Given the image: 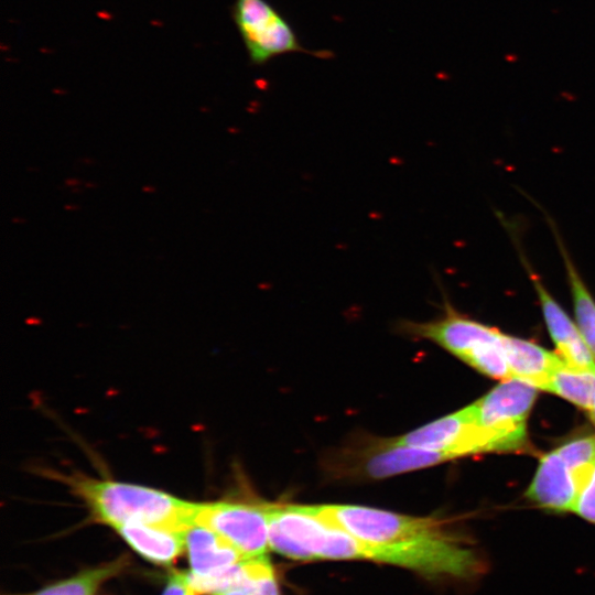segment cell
Here are the masks:
<instances>
[{"mask_svg": "<svg viewBox=\"0 0 595 595\" xmlns=\"http://www.w3.org/2000/svg\"><path fill=\"white\" fill-rule=\"evenodd\" d=\"M313 512L364 542L367 559L430 577L470 580L484 572L472 547L440 519L357 505H310Z\"/></svg>", "mask_w": 595, "mask_h": 595, "instance_id": "1", "label": "cell"}, {"mask_svg": "<svg viewBox=\"0 0 595 595\" xmlns=\"http://www.w3.org/2000/svg\"><path fill=\"white\" fill-rule=\"evenodd\" d=\"M97 521L112 528L144 523L185 531L194 523L197 505L151 487L84 475L61 477Z\"/></svg>", "mask_w": 595, "mask_h": 595, "instance_id": "2", "label": "cell"}, {"mask_svg": "<svg viewBox=\"0 0 595 595\" xmlns=\"http://www.w3.org/2000/svg\"><path fill=\"white\" fill-rule=\"evenodd\" d=\"M270 549L294 560L367 559L366 545L310 505L263 504Z\"/></svg>", "mask_w": 595, "mask_h": 595, "instance_id": "3", "label": "cell"}, {"mask_svg": "<svg viewBox=\"0 0 595 595\" xmlns=\"http://www.w3.org/2000/svg\"><path fill=\"white\" fill-rule=\"evenodd\" d=\"M391 440L400 445L445 452L454 458L484 452H512L504 437L478 423L475 402Z\"/></svg>", "mask_w": 595, "mask_h": 595, "instance_id": "4", "label": "cell"}, {"mask_svg": "<svg viewBox=\"0 0 595 595\" xmlns=\"http://www.w3.org/2000/svg\"><path fill=\"white\" fill-rule=\"evenodd\" d=\"M232 18L252 64L263 65L288 53L312 54L301 45L288 20L267 0H236Z\"/></svg>", "mask_w": 595, "mask_h": 595, "instance_id": "5", "label": "cell"}, {"mask_svg": "<svg viewBox=\"0 0 595 595\" xmlns=\"http://www.w3.org/2000/svg\"><path fill=\"white\" fill-rule=\"evenodd\" d=\"M194 523L209 528L245 559L267 556L269 526L263 504L215 501L198 504Z\"/></svg>", "mask_w": 595, "mask_h": 595, "instance_id": "6", "label": "cell"}, {"mask_svg": "<svg viewBox=\"0 0 595 595\" xmlns=\"http://www.w3.org/2000/svg\"><path fill=\"white\" fill-rule=\"evenodd\" d=\"M351 450L338 458V469L344 475L367 479H382L454 459L448 453L400 445L391 439L372 440Z\"/></svg>", "mask_w": 595, "mask_h": 595, "instance_id": "7", "label": "cell"}, {"mask_svg": "<svg viewBox=\"0 0 595 595\" xmlns=\"http://www.w3.org/2000/svg\"><path fill=\"white\" fill-rule=\"evenodd\" d=\"M538 389L519 379L501 380L476 404L480 425L504 437L513 451L527 446V421Z\"/></svg>", "mask_w": 595, "mask_h": 595, "instance_id": "8", "label": "cell"}, {"mask_svg": "<svg viewBox=\"0 0 595 595\" xmlns=\"http://www.w3.org/2000/svg\"><path fill=\"white\" fill-rule=\"evenodd\" d=\"M518 257L534 289L541 312L559 356L570 366L595 372V359L589 351L576 323L569 316L544 285L522 251L517 237L511 234Z\"/></svg>", "mask_w": 595, "mask_h": 595, "instance_id": "9", "label": "cell"}, {"mask_svg": "<svg viewBox=\"0 0 595 595\" xmlns=\"http://www.w3.org/2000/svg\"><path fill=\"white\" fill-rule=\"evenodd\" d=\"M578 489L569 467L554 450L543 455L526 496L552 511H573Z\"/></svg>", "mask_w": 595, "mask_h": 595, "instance_id": "10", "label": "cell"}, {"mask_svg": "<svg viewBox=\"0 0 595 595\" xmlns=\"http://www.w3.org/2000/svg\"><path fill=\"white\" fill-rule=\"evenodd\" d=\"M501 342L511 378L545 390L552 372L563 359L534 343L505 333Z\"/></svg>", "mask_w": 595, "mask_h": 595, "instance_id": "11", "label": "cell"}, {"mask_svg": "<svg viewBox=\"0 0 595 595\" xmlns=\"http://www.w3.org/2000/svg\"><path fill=\"white\" fill-rule=\"evenodd\" d=\"M191 572L210 575L242 560L244 555L227 540L207 527L193 523L184 531Z\"/></svg>", "mask_w": 595, "mask_h": 595, "instance_id": "12", "label": "cell"}, {"mask_svg": "<svg viewBox=\"0 0 595 595\" xmlns=\"http://www.w3.org/2000/svg\"><path fill=\"white\" fill-rule=\"evenodd\" d=\"M141 556L158 565H171L185 549L184 531L165 527L126 523L113 527Z\"/></svg>", "mask_w": 595, "mask_h": 595, "instance_id": "13", "label": "cell"}, {"mask_svg": "<svg viewBox=\"0 0 595 595\" xmlns=\"http://www.w3.org/2000/svg\"><path fill=\"white\" fill-rule=\"evenodd\" d=\"M565 269L575 323L595 359V298L581 275L552 218L547 216Z\"/></svg>", "mask_w": 595, "mask_h": 595, "instance_id": "14", "label": "cell"}, {"mask_svg": "<svg viewBox=\"0 0 595 595\" xmlns=\"http://www.w3.org/2000/svg\"><path fill=\"white\" fill-rule=\"evenodd\" d=\"M545 390L589 412L595 405V372L574 368L563 360L552 372Z\"/></svg>", "mask_w": 595, "mask_h": 595, "instance_id": "15", "label": "cell"}, {"mask_svg": "<svg viewBox=\"0 0 595 595\" xmlns=\"http://www.w3.org/2000/svg\"><path fill=\"white\" fill-rule=\"evenodd\" d=\"M122 560L83 572L30 595H94L98 587L123 567Z\"/></svg>", "mask_w": 595, "mask_h": 595, "instance_id": "16", "label": "cell"}, {"mask_svg": "<svg viewBox=\"0 0 595 595\" xmlns=\"http://www.w3.org/2000/svg\"><path fill=\"white\" fill-rule=\"evenodd\" d=\"M555 451L572 473L580 493L595 468V435L572 440Z\"/></svg>", "mask_w": 595, "mask_h": 595, "instance_id": "17", "label": "cell"}, {"mask_svg": "<svg viewBox=\"0 0 595 595\" xmlns=\"http://www.w3.org/2000/svg\"><path fill=\"white\" fill-rule=\"evenodd\" d=\"M501 338L502 333L497 338L484 343L466 358L465 363L489 377L501 380L511 378Z\"/></svg>", "mask_w": 595, "mask_h": 595, "instance_id": "18", "label": "cell"}, {"mask_svg": "<svg viewBox=\"0 0 595 595\" xmlns=\"http://www.w3.org/2000/svg\"><path fill=\"white\" fill-rule=\"evenodd\" d=\"M573 512L595 523V468L584 487L580 490Z\"/></svg>", "mask_w": 595, "mask_h": 595, "instance_id": "19", "label": "cell"}, {"mask_svg": "<svg viewBox=\"0 0 595 595\" xmlns=\"http://www.w3.org/2000/svg\"><path fill=\"white\" fill-rule=\"evenodd\" d=\"M163 595H197L190 585L186 573L174 572L170 575Z\"/></svg>", "mask_w": 595, "mask_h": 595, "instance_id": "20", "label": "cell"}, {"mask_svg": "<svg viewBox=\"0 0 595 595\" xmlns=\"http://www.w3.org/2000/svg\"><path fill=\"white\" fill-rule=\"evenodd\" d=\"M64 184L68 187L74 188V187L80 186L82 181L75 177H68L65 180Z\"/></svg>", "mask_w": 595, "mask_h": 595, "instance_id": "21", "label": "cell"}, {"mask_svg": "<svg viewBox=\"0 0 595 595\" xmlns=\"http://www.w3.org/2000/svg\"><path fill=\"white\" fill-rule=\"evenodd\" d=\"M219 595H249L247 592L240 588L230 589Z\"/></svg>", "mask_w": 595, "mask_h": 595, "instance_id": "22", "label": "cell"}, {"mask_svg": "<svg viewBox=\"0 0 595 595\" xmlns=\"http://www.w3.org/2000/svg\"><path fill=\"white\" fill-rule=\"evenodd\" d=\"M142 192L147 193V194H153L156 192V187L154 185H151V184H145L142 186Z\"/></svg>", "mask_w": 595, "mask_h": 595, "instance_id": "23", "label": "cell"}, {"mask_svg": "<svg viewBox=\"0 0 595 595\" xmlns=\"http://www.w3.org/2000/svg\"><path fill=\"white\" fill-rule=\"evenodd\" d=\"M64 209L67 210V212H75V210L80 209V206H78L76 204H65Z\"/></svg>", "mask_w": 595, "mask_h": 595, "instance_id": "24", "label": "cell"}, {"mask_svg": "<svg viewBox=\"0 0 595 595\" xmlns=\"http://www.w3.org/2000/svg\"><path fill=\"white\" fill-rule=\"evenodd\" d=\"M11 221L14 223V224H24V223H26V219L22 218V217H13L11 219Z\"/></svg>", "mask_w": 595, "mask_h": 595, "instance_id": "25", "label": "cell"}, {"mask_svg": "<svg viewBox=\"0 0 595 595\" xmlns=\"http://www.w3.org/2000/svg\"><path fill=\"white\" fill-rule=\"evenodd\" d=\"M84 186L86 188H96L98 185L96 183H94V182H86V183H84Z\"/></svg>", "mask_w": 595, "mask_h": 595, "instance_id": "26", "label": "cell"}, {"mask_svg": "<svg viewBox=\"0 0 595 595\" xmlns=\"http://www.w3.org/2000/svg\"><path fill=\"white\" fill-rule=\"evenodd\" d=\"M589 414H591V419L593 420V422L595 424V405H594L593 410L589 411Z\"/></svg>", "mask_w": 595, "mask_h": 595, "instance_id": "27", "label": "cell"}, {"mask_svg": "<svg viewBox=\"0 0 595 595\" xmlns=\"http://www.w3.org/2000/svg\"><path fill=\"white\" fill-rule=\"evenodd\" d=\"M73 193H82L83 191L79 188V186L72 188Z\"/></svg>", "mask_w": 595, "mask_h": 595, "instance_id": "28", "label": "cell"}]
</instances>
